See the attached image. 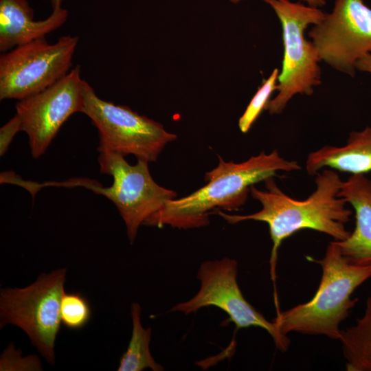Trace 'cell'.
Here are the masks:
<instances>
[{
  "label": "cell",
  "instance_id": "6da1fadb",
  "mask_svg": "<svg viewBox=\"0 0 371 371\" xmlns=\"http://www.w3.org/2000/svg\"><path fill=\"white\" fill-rule=\"evenodd\" d=\"M265 190L254 186L250 188L252 198L258 201L262 208L247 214H228L216 210L217 214L228 223L253 220L266 223L269 228L272 249L270 272L276 280V267L278 249L283 240L294 233L310 229L332 236L335 240H344L350 234L345 224L349 221L352 211L346 201L339 196L342 181L335 170L324 168L315 177L316 188L304 200L294 199L278 188L273 177L264 181Z\"/></svg>",
  "mask_w": 371,
  "mask_h": 371
},
{
  "label": "cell",
  "instance_id": "7a4b0ae2",
  "mask_svg": "<svg viewBox=\"0 0 371 371\" xmlns=\"http://www.w3.org/2000/svg\"><path fill=\"white\" fill-rule=\"evenodd\" d=\"M218 160V166L205 173L204 186L168 201L144 225L184 229L207 226L212 210H237L245 203L252 186L274 177L278 171L301 169L297 161L284 159L276 150L261 152L241 163L227 162L220 156Z\"/></svg>",
  "mask_w": 371,
  "mask_h": 371
},
{
  "label": "cell",
  "instance_id": "3957f363",
  "mask_svg": "<svg viewBox=\"0 0 371 371\" xmlns=\"http://www.w3.org/2000/svg\"><path fill=\"white\" fill-rule=\"evenodd\" d=\"M312 260L322 270L315 295L306 303L278 312L273 322L284 335L295 332L339 340L341 331L339 324L358 301L351 299V295L371 278V262H349L335 240L328 245L324 258Z\"/></svg>",
  "mask_w": 371,
  "mask_h": 371
},
{
  "label": "cell",
  "instance_id": "277c9868",
  "mask_svg": "<svg viewBox=\"0 0 371 371\" xmlns=\"http://www.w3.org/2000/svg\"><path fill=\"white\" fill-rule=\"evenodd\" d=\"M276 12L282 28L284 56L278 75V94L267 103L265 110L280 114L296 93L311 95L313 87L321 84L320 59L312 41L304 38L310 24H318L326 16L317 8L289 0H263Z\"/></svg>",
  "mask_w": 371,
  "mask_h": 371
},
{
  "label": "cell",
  "instance_id": "5b68a950",
  "mask_svg": "<svg viewBox=\"0 0 371 371\" xmlns=\"http://www.w3.org/2000/svg\"><path fill=\"white\" fill-rule=\"evenodd\" d=\"M66 269L41 273L24 288L0 291V328L12 324L22 329L49 364L55 363L54 346L61 319L60 301Z\"/></svg>",
  "mask_w": 371,
  "mask_h": 371
},
{
  "label": "cell",
  "instance_id": "8992f818",
  "mask_svg": "<svg viewBox=\"0 0 371 371\" xmlns=\"http://www.w3.org/2000/svg\"><path fill=\"white\" fill-rule=\"evenodd\" d=\"M84 104L82 113L98 129V153L110 151L124 157L155 161L167 144L177 135L168 132L160 123L139 115L131 108L100 98L93 87L82 82Z\"/></svg>",
  "mask_w": 371,
  "mask_h": 371
},
{
  "label": "cell",
  "instance_id": "52a82bcc",
  "mask_svg": "<svg viewBox=\"0 0 371 371\" xmlns=\"http://www.w3.org/2000/svg\"><path fill=\"white\" fill-rule=\"evenodd\" d=\"M98 161L100 172L113 177L112 185L102 188L91 181L80 179L79 186L105 196L115 205L132 244L139 226L176 199L177 193L155 181L146 161L137 159L136 164L131 165L124 156L110 151L99 153Z\"/></svg>",
  "mask_w": 371,
  "mask_h": 371
},
{
  "label": "cell",
  "instance_id": "ba28073f",
  "mask_svg": "<svg viewBox=\"0 0 371 371\" xmlns=\"http://www.w3.org/2000/svg\"><path fill=\"white\" fill-rule=\"evenodd\" d=\"M78 43L76 36H62L53 44L43 37L1 53L0 100H21L60 80L71 70Z\"/></svg>",
  "mask_w": 371,
  "mask_h": 371
},
{
  "label": "cell",
  "instance_id": "9c48e42d",
  "mask_svg": "<svg viewBox=\"0 0 371 371\" xmlns=\"http://www.w3.org/2000/svg\"><path fill=\"white\" fill-rule=\"evenodd\" d=\"M237 273L238 262L233 258L202 262L196 275L201 283L196 294L173 306L168 312L188 315L206 306H216L229 315L236 329L250 326L263 328L271 335L278 349L286 351L290 339L279 332L273 322H269L246 300L238 284Z\"/></svg>",
  "mask_w": 371,
  "mask_h": 371
},
{
  "label": "cell",
  "instance_id": "30bf717a",
  "mask_svg": "<svg viewBox=\"0 0 371 371\" xmlns=\"http://www.w3.org/2000/svg\"><path fill=\"white\" fill-rule=\"evenodd\" d=\"M320 60L354 76L356 63L371 52V8L363 0H335L308 32Z\"/></svg>",
  "mask_w": 371,
  "mask_h": 371
},
{
  "label": "cell",
  "instance_id": "8fae6325",
  "mask_svg": "<svg viewBox=\"0 0 371 371\" xmlns=\"http://www.w3.org/2000/svg\"><path fill=\"white\" fill-rule=\"evenodd\" d=\"M82 82L80 67L76 65L52 86L16 103V115L21 121V131L27 135L33 158L44 154L72 114L82 113Z\"/></svg>",
  "mask_w": 371,
  "mask_h": 371
},
{
  "label": "cell",
  "instance_id": "7c38bea8",
  "mask_svg": "<svg viewBox=\"0 0 371 371\" xmlns=\"http://www.w3.org/2000/svg\"><path fill=\"white\" fill-rule=\"evenodd\" d=\"M68 12L62 7L52 10L45 19L35 21L27 0H0V52L45 37L63 25Z\"/></svg>",
  "mask_w": 371,
  "mask_h": 371
},
{
  "label": "cell",
  "instance_id": "4fadbf2b",
  "mask_svg": "<svg viewBox=\"0 0 371 371\" xmlns=\"http://www.w3.org/2000/svg\"><path fill=\"white\" fill-rule=\"evenodd\" d=\"M339 196L349 203L355 213V227L345 240H335L350 262H371V179L365 174L351 175L342 181Z\"/></svg>",
  "mask_w": 371,
  "mask_h": 371
},
{
  "label": "cell",
  "instance_id": "5bb4252c",
  "mask_svg": "<svg viewBox=\"0 0 371 371\" xmlns=\"http://www.w3.org/2000/svg\"><path fill=\"white\" fill-rule=\"evenodd\" d=\"M323 168L351 175L371 171V127L352 131L344 146H324L310 153L306 161L308 174L315 175Z\"/></svg>",
  "mask_w": 371,
  "mask_h": 371
},
{
  "label": "cell",
  "instance_id": "9a60e30c",
  "mask_svg": "<svg viewBox=\"0 0 371 371\" xmlns=\"http://www.w3.org/2000/svg\"><path fill=\"white\" fill-rule=\"evenodd\" d=\"M339 340L348 371H371V297L362 317L352 326L341 330Z\"/></svg>",
  "mask_w": 371,
  "mask_h": 371
},
{
  "label": "cell",
  "instance_id": "2e32d148",
  "mask_svg": "<svg viewBox=\"0 0 371 371\" xmlns=\"http://www.w3.org/2000/svg\"><path fill=\"white\" fill-rule=\"evenodd\" d=\"M142 308L133 302L131 306L133 322L131 338L128 348L120 359L118 371H142L150 368L162 371L164 367L157 363L150 354L149 344L151 339L150 327L144 328L141 322Z\"/></svg>",
  "mask_w": 371,
  "mask_h": 371
},
{
  "label": "cell",
  "instance_id": "e0dca14e",
  "mask_svg": "<svg viewBox=\"0 0 371 371\" xmlns=\"http://www.w3.org/2000/svg\"><path fill=\"white\" fill-rule=\"evenodd\" d=\"M61 323L70 330H78L86 326L91 317V308L87 300L79 293H64L60 307Z\"/></svg>",
  "mask_w": 371,
  "mask_h": 371
},
{
  "label": "cell",
  "instance_id": "ac0fdd59",
  "mask_svg": "<svg viewBox=\"0 0 371 371\" xmlns=\"http://www.w3.org/2000/svg\"><path fill=\"white\" fill-rule=\"evenodd\" d=\"M278 69L276 68L269 77L263 80L262 85L258 88L245 112L239 118L238 127L242 133H246L249 131L262 111L265 109L272 93L278 90Z\"/></svg>",
  "mask_w": 371,
  "mask_h": 371
},
{
  "label": "cell",
  "instance_id": "d6986e66",
  "mask_svg": "<svg viewBox=\"0 0 371 371\" xmlns=\"http://www.w3.org/2000/svg\"><path fill=\"white\" fill-rule=\"evenodd\" d=\"M42 370V364L37 355L22 357L21 350H16L12 342L10 343L1 355V371H40Z\"/></svg>",
  "mask_w": 371,
  "mask_h": 371
},
{
  "label": "cell",
  "instance_id": "ffe728a7",
  "mask_svg": "<svg viewBox=\"0 0 371 371\" xmlns=\"http://www.w3.org/2000/svg\"><path fill=\"white\" fill-rule=\"evenodd\" d=\"M21 131V121L15 115L0 128V156L8 150L15 135Z\"/></svg>",
  "mask_w": 371,
  "mask_h": 371
},
{
  "label": "cell",
  "instance_id": "44dd1931",
  "mask_svg": "<svg viewBox=\"0 0 371 371\" xmlns=\"http://www.w3.org/2000/svg\"><path fill=\"white\" fill-rule=\"evenodd\" d=\"M355 68L359 71L371 74V52L360 58L356 63Z\"/></svg>",
  "mask_w": 371,
  "mask_h": 371
},
{
  "label": "cell",
  "instance_id": "7402d4cb",
  "mask_svg": "<svg viewBox=\"0 0 371 371\" xmlns=\"http://www.w3.org/2000/svg\"><path fill=\"white\" fill-rule=\"evenodd\" d=\"M243 0H231L233 3H238ZM304 1H306L309 6L314 7V8H318L322 7L326 3V0H302Z\"/></svg>",
  "mask_w": 371,
  "mask_h": 371
},
{
  "label": "cell",
  "instance_id": "603a6c76",
  "mask_svg": "<svg viewBox=\"0 0 371 371\" xmlns=\"http://www.w3.org/2000/svg\"><path fill=\"white\" fill-rule=\"evenodd\" d=\"M49 1L52 3V10H53V9L61 7V3L63 0H49Z\"/></svg>",
  "mask_w": 371,
  "mask_h": 371
}]
</instances>
